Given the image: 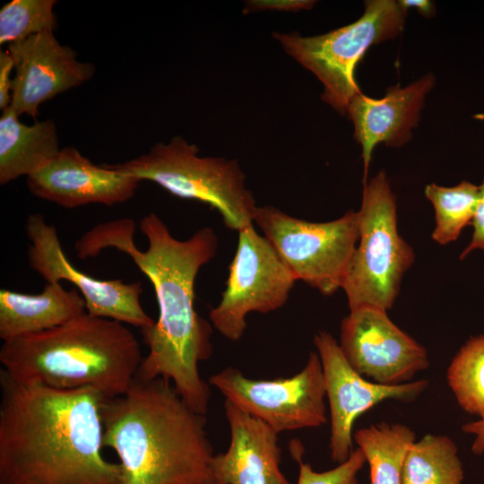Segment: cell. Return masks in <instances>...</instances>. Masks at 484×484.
Instances as JSON below:
<instances>
[{"label": "cell", "mask_w": 484, "mask_h": 484, "mask_svg": "<svg viewBox=\"0 0 484 484\" xmlns=\"http://www.w3.org/2000/svg\"><path fill=\"white\" fill-rule=\"evenodd\" d=\"M140 229L148 240L145 251L134 242V220L125 218L99 224L85 233L74 245L77 256L94 257L114 247L127 254L148 277L159 317L152 327L141 331L149 353L135 376L171 381L184 402L206 416L211 392L198 364L212 354V328L194 309V288L200 268L216 254L218 238L213 229L203 227L186 240L177 239L154 212L141 220Z\"/></svg>", "instance_id": "cell-1"}, {"label": "cell", "mask_w": 484, "mask_h": 484, "mask_svg": "<svg viewBox=\"0 0 484 484\" xmlns=\"http://www.w3.org/2000/svg\"><path fill=\"white\" fill-rule=\"evenodd\" d=\"M0 484H124L101 454L103 396L0 371Z\"/></svg>", "instance_id": "cell-2"}, {"label": "cell", "mask_w": 484, "mask_h": 484, "mask_svg": "<svg viewBox=\"0 0 484 484\" xmlns=\"http://www.w3.org/2000/svg\"><path fill=\"white\" fill-rule=\"evenodd\" d=\"M100 417L103 446L119 457L124 484H222L205 415L171 381L135 376L123 394L102 398Z\"/></svg>", "instance_id": "cell-3"}, {"label": "cell", "mask_w": 484, "mask_h": 484, "mask_svg": "<svg viewBox=\"0 0 484 484\" xmlns=\"http://www.w3.org/2000/svg\"><path fill=\"white\" fill-rule=\"evenodd\" d=\"M143 358L134 333L119 321L88 313L60 326L4 341V370L22 382L58 389L91 387L104 398L123 394Z\"/></svg>", "instance_id": "cell-4"}, {"label": "cell", "mask_w": 484, "mask_h": 484, "mask_svg": "<svg viewBox=\"0 0 484 484\" xmlns=\"http://www.w3.org/2000/svg\"><path fill=\"white\" fill-rule=\"evenodd\" d=\"M113 166L141 181H152L177 197L210 204L229 229L239 231L254 224L258 206L246 187L238 163L222 157H201L199 148L181 136Z\"/></svg>", "instance_id": "cell-5"}, {"label": "cell", "mask_w": 484, "mask_h": 484, "mask_svg": "<svg viewBox=\"0 0 484 484\" xmlns=\"http://www.w3.org/2000/svg\"><path fill=\"white\" fill-rule=\"evenodd\" d=\"M359 214V242L341 289L350 310L390 309L404 273L415 259L397 228L396 200L384 171L364 183Z\"/></svg>", "instance_id": "cell-6"}, {"label": "cell", "mask_w": 484, "mask_h": 484, "mask_svg": "<svg viewBox=\"0 0 484 484\" xmlns=\"http://www.w3.org/2000/svg\"><path fill=\"white\" fill-rule=\"evenodd\" d=\"M407 10L398 1L370 0L356 22L323 35L273 32L284 51L323 83L322 99L342 115L361 91L354 71L373 45L395 39L402 30Z\"/></svg>", "instance_id": "cell-7"}, {"label": "cell", "mask_w": 484, "mask_h": 484, "mask_svg": "<svg viewBox=\"0 0 484 484\" xmlns=\"http://www.w3.org/2000/svg\"><path fill=\"white\" fill-rule=\"evenodd\" d=\"M254 223L297 281L324 296L341 289L359 242L358 212L350 210L327 222H311L267 205L257 207Z\"/></svg>", "instance_id": "cell-8"}, {"label": "cell", "mask_w": 484, "mask_h": 484, "mask_svg": "<svg viewBox=\"0 0 484 484\" xmlns=\"http://www.w3.org/2000/svg\"><path fill=\"white\" fill-rule=\"evenodd\" d=\"M238 232L226 289L209 315L213 327L232 341L242 338L248 314H266L281 307L297 281L272 244L254 224Z\"/></svg>", "instance_id": "cell-9"}, {"label": "cell", "mask_w": 484, "mask_h": 484, "mask_svg": "<svg viewBox=\"0 0 484 484\" xmlns=\"http://www.w3.org/2000/svg\"><path fill=\"white\" fill-rule=\"evenodd\" d=\"M209 383L227 401L277 434L327 422L324 378L317 352H310L305 367L291 377L257 380L229 367L212 375Z\"/></svg>", "instance_id": "cell-10"}, {"label": "cell", "mask_w": 484, "mask_h": 484, "mask_svg": "<svg viewBox=\"0 0 484 484\" xmlns=\"http://www.w3.org/2000/svg\"><path fill=\"white\" fill-rule=\"evenodd\" d=\"M339 346L357 373L384 385L411 382L429 366L427 350L378 307L350 310L341 324Z\"/></svg>", "instance_id": "cell-11"}, {"label": "cell", "mask_w": 484, "mask_h": 484, "mask_svg": "<svg viewBox=\"0 0 484 484\" xmlns=\"http://www.w3.org/2000/svg\"><path fill=\"white\" fill-rule=\"evenodd\" d=\"M25 230L30 241L29 264L47 282L67 281L80 291L87 313L140 328L153 326L155 321L143 310L142 283H125L121 280L102 281L75 268L64 253L55 226L46 222L39 213L28 216Z\"/></svg>", "instance_id": "cell-12"}, {"label": "cell", "mask_w": 484, "mask_h": 484, "mask_svg": "<svg viewBox=\"0 0 484 484\" xmlns=\"http://www.w3.org/2000/svg\"><path fill=\"white\" fill-rule=\"evenodd\" d=\"M313 341L321 360L330 406L331 458L340 464L353 452L352 428L359 415L386 400L414 401L428 388V381L413 380L397 385L376 384L350 367L330 333L319 331Z\"/></svg>", "instance_id": "cell-13"}, {"label": "cell", "mask_w": 484, "mask_h": 484, "mask_svg": "<svg viewBox=\"0 0 484 484\" xmlns=\"http://www.w3.org/2000/svg\"><path fill=\"white\" fill-rule=\"evenodd\" d=\"M14 61L11 104L18 116L39 115L40 105L91 78L95 68L78 60L76 53L61 45L54 31H44L9 44Z\"/></svg>", "instance_id": "cell-14"}, {"label": "cell", "mask_w": 484, "mask_h": 484, "mask_svg": "<svg viewBox=\"0 0 484 484\" xmlns=\"http://www.w3.org/2000/svg\"><path fill=\"white\" fill-rule=\"evenodd\" d=\"M141 180L113 165H94L74 147H65L27 177L30 192L65 208L91 203L112 206L131 199Z\"/></svg>", "instance_id": "cell-15"}, {"label": "cell", "mask_w": 484, "mask_h": 484, "mask_svg": "<svg viewBox=\"0 0 484 484\" xmlns=\"http://www.w3.org/2000/svg\"><path fill=\"white\" fill-rule=\"evenodd\" d=\"M434 82V76L427 74L406 87L389 88L382 99H373L360 92L350 100L347 114L354 125V138L362 147L364 183L377 143L401 147L410 141L425 97Z\"/></svg>", "instance_id": "cell-16"}, {"label": "cell", "mask_w": 484, "mask_h": 484, "mask_svg": "<svg viewBox=\"0 0 484 484\" xmlns=\"http://www.w3.org/2000/svg\"><path fill=\"white\" fill-rule=\"evenodd\" d=\"M230 443L214 454L212 468L222 484H290L280 469L278 434L262 420L225 400Z\"/></svg>", "instance_id": "cell-17"}, {"label": "cell", "mask_w": 484, "mask_h": 484, "mask_svg": "<svg viewBox=\"0 0 484 484\" xmlns=\"http://www.w3.org/2000/svg\"><path fill=\"white\" fill-rule=\"evenodd\" d=\"M87 313L77 289L47 282L39 294L0 290V338L9 341L65 324Z\"/></svg>", "instance_id": "cell-18"}, {"label": "cell", "mask_w": 484, "mask_h": 484, "mask_svg": "<svg viewBox=\"0 0 484 484\" xmlns=\"http://www.w3.org/2000/svg\"><path fill=\"white\" fill-rule=\"evenodd\" d=\"M52 120L25 125L9 106L0 117V184L26 177L48 165L60 151Z\"/></svg>", "instance_id": "cell-19"}, {"label": "cell", "mask_w": 484, "mask_h": 484, "mask_svg": "<svg viewBox=\"0 0 484 484\" xmlns=\"http://www.w3.org/2000/svg\"><path fill=\"white\" fill-rule=\"evenodd\" d=\"M353 440L368 463L370 484H402L405 459L416 441L410 427L380 422L359 429Z\"/></svg>", "instance_id": "cell-20"}, {"label": "cell", "mask_w": 484, "mask_h": 484, "mask_svg": "<svg viewBox=\"0 0 484 484\" xmlns=\"http://www.w3.org/2000/svg\"><path fill=\"white\" fill-rule=\"evenodd\" d=\"M464 471L454 441L444 435H425L410 447L402 484H462Z\"/></svg>", "instance_id": "cell-21"}, {"label": "cell", "mask_w": 484, "mask_h": 484, "mask_svg": "<svg viewBox=\"0 0 484 484\" xmlns=\"http://www.w3.org/2000/svg\"><path fill=\"white\" fill-rule=\"evenodd\" d=\"M479 186L468 181L445 187L435 183L427 185L425 195L435 209L432 238L439 245L455 241L462 229L471 223L479 200Z\"/></svg>", "instance_id": "cell-22"}, {"label": "cell", "mask_w": 484, "mask_h": 484, "mask_svg": "<svg viewBox=\"0 0 484 484\" xmlns=\"http://www.w3.org/2000/svg\"><path fill=\"white\" fill-rule=\"evenodd\" d=\"M446 379L459 406L484 420V334L471 337L460 348Z\"/></svg>", "instance_id": "cell-23"}, {"label": "cell", "mask_w": 484, "mask_h": 484, "mask_svg": "<svg viewBox=\"0 0 484 484\" xmlns=\"http://www.w3.org/2000/svg\"><path fill=\"white\" fill-rule=\"evenodd\" d=\"M55 0H13L0 10V44H12L30 36L54 31Z\"/></svg>", "instance_id": "cell-24"}, {"label": "cell", "mask_w": 484, "mask_h": 484, "mask_svg": "<svg viewBox=\"0 0 484 484\" xmlns=\"http://www.w3.org/2000/svg\"><path fill=\"white\" fill-rule=\"evenodd\" d=\"M291 454L299 464L297 484H359L358 474L366 462L362 451L357 448L345 462L332 470L319 472L314 471L309 463L302 462L303 450Z\"/></svg>", "instance_id": "cell-25"}, {"label": "cell", "mask_w": 484, "mask_h": 484, "mask_svg": "<svg viewBox=\"0 0 484 484\" xmlns=\"http://www.w3.org/2000/svg\"><path fill=\"white\" fill-rule=\"evenodd\" d=\"M315 3V1L312 0H252L246 2L244 13L261 11L298 12L311 9Z\"/></svg>", "instance_id": "cell-26"}, {"label": "cell", "mask_w": 484, "mask_h": 484, "mask_svg": "<svg viewBox=\"0 0 484 484\" xmlns=\"http://www.w3.org/2000/svg\"><path fill=\"white\" fill-rule=\"evenodd\" d=\"M479 200L471 223L473 226L472 238L461 254V259L476 249H484V179L479 186Z\"/></svg>", "instance_id": "cell-27"}, {"label": "cell", "mask_w": 484, "mask_h": 484, "mask_svg": "<svg viewBox=\"0 0 484 484\" xmlns=\"http://www.w3.org/2000/svg\"><path fill=\"white\" fill-rule=\"evenodd\" d=\"M14 61L7 50L0 52V109L3 111L11 104L12 73Z\"/></svg>", "instance_id": "cell-28"}, {"label": "cell", "mask_w": 484, "mask_h": 484, "mask_svg": "<svg viewBox=\"0 0 484 484\" xmlns=\"http://www.w3.org/2000/svg\"><path fill=\"white\" fill-rule=\"evenodd\" d=\"M462 432L471 435L474 439L471 444V450L476 455L484 454V420L478 419L471 421L462 426Z\"/></svg>", "instance_id": "cell-29"}, {"label": "cell", "mask_w": 484, "mask_h": 484, "mask_svg": "<svg viewBox=\"0 0 484 484\" xmlns=\"http://www.w3.org/2000/svg\"><path fill=\"white\" fill-rule=\"evenodd\" d=\"M399 4L404 8L408 9L409 7L416 8L419 13L426 17H432L435 13V4L432 1L428 0H400Z\"/></svg>", "instance_id": "cell-30"}]
</instances>
